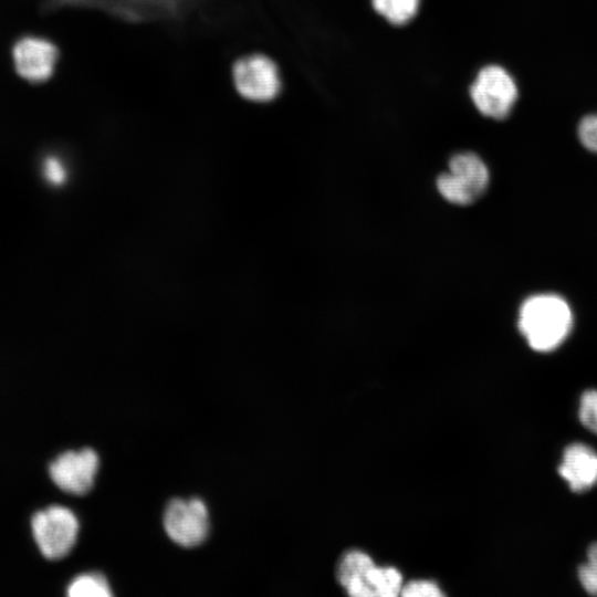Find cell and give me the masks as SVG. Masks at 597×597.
<instances>
[{"label": "cell", "mask_w": 597, "mask_h": 597, "mask_svg": "<svg viewBox=\"0 0 597 597\" xmlns=\"http://www.w3.org/2000/svg\"><path fill=\"white\" fill-rule=\"evenodd\" d=\"M76 515L67 507L52 505L32 517V532L44 557L60 559L74 547L78 534Z\"/></svg>", "instance_id": "4"}, {"label": "cell", "mask_w": 597, "mask_h": 597, "mask_svg": "<svg viewBox=\"0 0 597 597\" xmlns=\"http://www.w3.org/2000/svg\"><path fill=\"white\" fill-rule=\"evenodd\" d=\"M233 76L238 92L251 101H271L281 88L276 64L262 54L238 60L233 66Z\"/></svg>", "instance_id": "6"}, {"label": "cell", "mask_w": 597, "mask_h": 597, "mask_svg": "<svg viewBox=\"0 0 597 597\" xmlns=\"http://www.w3.org/2000/svg\"><path fill=\"white\" fill-rule=\"evenodd\" d=\"M12 54L17 73L31 83L49 80L59 57L57 48L38 36H24L17 41Z\"/></svg>", "instance_id": "8"}, {"label": "cell", "mask_w": 597, "mask_h": 597, "mask_svg": "<svg viewBox=\"0 0 597 597\" xmlns=\"http://www.w3.org/2000/svg\"><path fill=\"white\" fill-rule=\"evenodd\" d=\"M70 597H109L111 586L104 575L87 573L75 577L67 586Z\"/></svg>", "instance_id": "13"}, {"label": "cell", "mask_w": 597, "mask_h": 597, "mask_svg": "<svg viewBox=\"0 0 597 597\" xmlns=\"http://www.w3.org/2000/svg\"><path fill=\"white\" fill-rule=\"evenodd\" d=\"M374 565L368 554L362 551H349L338 564L337 579L348 595L366 597L365 576Z\"/></svg>", "instance_id": "10"}, {"label": "cell", "mask_w": 597, "mask_h": 597, "mask_svg": "<svg viewBox=\"0 0 597 597\" xmlns=\"http://www.w3.org/2000/svg\"><path fill=\"white\" fill-rule=\"evenodd\" d=\"M374 11L391 25L409 23L419 12L421 0H370Z\"/></svg>", "instance_id": "12"}, {"label": "cell", "mask_w": 597, "mask_h": 597, "mask_svg": "<svg viewBox=\"0 0 597 597\" xmlns=\"http://www.w3.org/2000/svg\"><path fill=\"white\" fill-rule=\"evenodd\" d=\"M578 416L582 425L597 434V390L589 389L583 392Z\"/></svg>", "instance_id": "15"}, {"label": "cell", "mask_w": 597, "mask_h": 597, "mask_svg": "<svg viewBox=\"0 0 597 597\" xmlns=\"http://www.w3.org/2000/svg\"><path fill=\"white\" fill-rule=\"evenodd\" d=\"M489 181V169L481 157L471 151H461L450 158L449 171L439 175L437 188L447 201L467 206L482 196Z\"/></svg>", "instance_id": "2"}, {"label": "cell", "mask_w": 597, "mask_h": 597, "mask_svg": "<svg viewBox=\"0 0 597 597\" xmlns=\"http://www.w3.org/2000/svg\"><path fill=\"white\" fill-rule=\"evenodd\" d=\"M366 595L394 597L400 594L402 576L394 567H379L374 565L365 576Z\"/></svg>", "instance_id": "11"}, {"label": "cell", "mask_w": 597, "mask_h": 597, "mask_svg": "<svg viewBox=\"0 0 597 597\" xmlns=\"http://www.w3.org/2000/svg\"><path fill=\"white\" fill-rule=\"evenodd\" d=\"M168 536L178 545L193 547L201 544L209 533V513L202 500L174 499L164 513Z\"/></svg>", "instance_id": "5"}, {"label": "cell", "mask_w": 597, "mask_h": 597, "mask_svg": "<svg viewBox=\"0 0 597 597\" xmlns=\"http://www.w3.org/2000/svg\"><path fill=\"white\" fill-rule=\"evenodd\" d=\"M400 595L405 597H441L443 593L434 582L418 579L402 585Z\"/></svg>", "instance_id": "16"}, {"label": "cell", "mask_w": 597, "mask_h": 597, "mask_svg": "<svg viewBox=\"0 0 597 597\" xmlns=\"http://www.w3.org/2000/svg\"><path fill=\"white\" fill-rule=\"evenodd\" d=\"M578 578L589 595L597 596V542L587 549V561L578 567Z\"/></svg>", "instance_id": "14"}, {"label": "cell", "mask_w": 597, "mask_h": 597, "mask_svg": "<svg viewBox=\"0 0 597 597\" xmlns=\"http://www.w3.org/2000/svg\"><path fill=\"white\" fill-rule=\"evenodd\" d=\"M578 137L587 149L597 153V114L587 115L580 121Z\"/></svg>", "instance_id": "17"}, {"label": "cell", "mask_w": 597, "mask_h": 597, "mask_svg": "<svg viewBox=\"0 0 597 597\" xmlns=\"http://www.w3.org/2000/svg\"><path fill=\"white\" fill-rule=\"evenodd\" d=\"M43 175L52 185H60L65 179V170L56 157H48L43 161Z\"/></svg>", "instance_id": "18"}, {"label": "cell", "mask_w": 597, "mask_h": 597, "mask_svg": "<svg viewBox=\"0 0 597 597\" xmlns=\"http://www.w3.org/2000/svg\"><path fill=\"white\" fill-rule=\"evenodd\" d=\"M557 472L573 492H585L597 483V452L585 443H570L564 449Z\"/></svg>", "instance_id": "9"}, {"label": "cell", "mask_w": 597, "mask_h": 597, "mask_svg": "<svg viewBox=\"0 0 597 597\" xmlns=\"http://www.w3.org/2000/svg\"><path fill=\"white\" fill-rule=\"evenodd\" d=\"M474 107L485 117L503 119L509 116L519 95L512 75L496 64L479 70L469 88Z\"/></svg>", "instance_id": "3"}, {"label": "cell", "mask_w": 597, "mask_h": 597, "mask_svg": "<svg viewBox=\"0 0 597 597\" xmlns=\"http://www.w3.org/2000/svg\"><path fill=\"white\" fill-rule=\"evenodd\" d=\"M97 453L91 448L65 451L51 462L49 472L52 481L62 491L84 495L93 485L98 470Z\"/></svg>", "instance_id": "7"}, {"label": "cell", "mask_w": 597, "mask_h": 597, "mask_svg": "<svg viewBox=\"0 0 597 597\" xmlns=\"http://www.w3.org/2000/svg\"><path fill=\"white\" fill-rule=\"evenodd\" d=\"M517 325L530 347L545 353L556 349L566 339L572 329L573 315L561 296L537 294L522 303Z\"/></svg>", "instance_id": "1"}]
</instances>
